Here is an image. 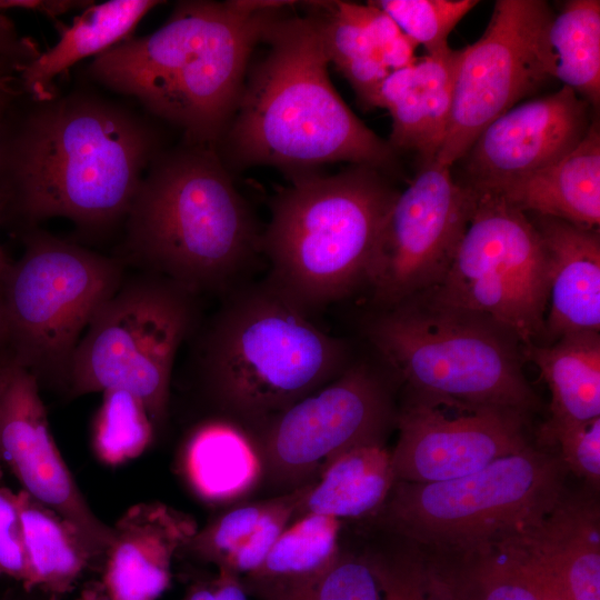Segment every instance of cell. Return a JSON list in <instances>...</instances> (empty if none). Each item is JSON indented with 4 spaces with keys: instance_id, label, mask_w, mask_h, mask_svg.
Segmentation results:
<instances>
[{
    "instance_id": "6da1fadb",
    "label": "cell",
    "mask_w": 600,
    "mask_h": 600,
    "mask_svg": "<svg viewBox=\"0 0 600 600\" xmlns=\"http://www.w3.org/2000/svg\"><path fill=\"white\" fill-rule=\"evenodd\" d=\"M162 150L156 128L128 107L73 91L34 101L7 132L0 188L7 211L31 228L61 217L90 233L123 223Z\"/></svg>"
},
{
    "instance_id": "7a4b0ae2",
    "label": "cell",
    "mask_w": 600,
    "mask_h": 600,
    "mask_svg": "<svg viewBox=\"0 0 600 600\" xmlns=\"http://www.w3.org/2000/svg\"><path fill=\"white\" fill-rule=\"evenodd\" d=\"M277 11L261 42L264 54L248 68L233 117L217 152L224 166H271L289 178L346 161L394 170L397 152L341 99L329 77L319 26L308 12Z\"/></svg>"
},
{
    "instance_id": "3957f363",
    "label": "cell",
    "mask_w": 600,
    "mask_h": 600,
    "mask_svg": "<svg viewBox=\"0 0 600 600\" xmlns=\"http://www.w3.org/2000/svg\"><path fill=\"white\" fill-rule=\"evenodd\" d=\"M290 3L180 1L152 33L94 57L89 76L182 130L184 141L217 150L263 30Z\"/></svg>"
},
{
    "instance_id": "277c9868",
    "label": "cell",
    "mask_w": 600,
    "mask_h": 600,
    "mask_svg": "<svg viewBox=\"0 0 600 600\" xmlns=\"http://www.w3.org/2000/svg\"><path fill=\"white\" fill-rule=\"evenodd\" d=\"M114 254L127 268L222 297L247 281L262 230L214 148L184 141L144 173Z\"/></svg>"
},
{
    "instance_id": "5b68a950",
    "label": "cell",
    "mask_w": 600,
    "mask_h": 600,
    "mask_svg": "<svg viewBox=\"0 0 600 600\" xmlns=\"http://www.w3.org/2000/svg\"><path fill=\"white\" fill-rule=\"evenodd\" d=\"M192 338L196 377L214 416L250 432L352 361L346 339L317 327L266 279L223 294Z\"/></svg>"
},
{
    "instance_id": "8992f818",
    "label": "cell",
    "mask_w": 600,
    "mask_h": 600,
    "mask_svg": "<svg viewBox=\"0 0 600 600\" xmlns=\"http://www.w3.org/2000/svg\"><path fill=\"white\" fill-rule=\"evenodd\" d=\"M352 166L290 179L271 200L261 252L267 282L309 316L368 284L399 193L382 174Z\"/></svg>"
},
{
    "instance_id": "52a82bcc",
    "label": "cell",
    "mask_w": 600,
    "mask_h": 600,
    "mask_svg": "<svg viewBox=\"0 0 600 600\" xmlns=\"http://www.w3.org/2000/svg\"><path fill=\"white\" fill-rule=\"evenodd\" d=\"M364 334L408 392L527 416L540 409L523 373L520 341L486 316L417 294L378 309Z\"/></svg>"
},
{
    "instance_id": "ba28073f",
    "label": "cell",
    "mask_w": 600,
    "mask_h": 600,
    "mask_svg": "<svg viewBox=\"0 0 600 600\" xmlns=\"http://www.w3.org/2000/svg\"><path fill=\"white\" fill-rule=\"evenodd\" d=\"M568 473L556 448L530 444L460 478L396 481L369 519L426 551L474 550L540 523L567 490Z\"/></svg>"
},
{
    "instance_id": "9c48e42d",
    "label": "cell",
    "mask_w": 600,
    "mask_h": 600,
    "mask_svg": "<svg viewBox=\"0 0 600 600\" xmlns=\"http://www.w3.org/2000/svg\"><path fill=\"white\" fill-rule=\"evenodd\" d=\"M202 320L200 296L156 273H127L79 341L67 394L126 390L141 400L156 430L161 428L177 354Z\"/></svg>"
},
{
    "instance_id": "30bf717a",
    "label": "cell",
    "mask_w": 600,
    "mask_h": 600,
    "mask_svg": "<svg viewBox=\"0 0 600 600\" xmlns=\"http://www.w3.org/2000/svg\"><path fill=\"white\" fill-rule=\"evenodd\" d=\"M11 262L0 303L6 349L38 379L67 390L76 349L91 319L118 290L127 267L31 228Z\"/></svg>"
},
{
    "instance_id": "8fae6325",
    "label": "cell",
    "mask_w": 600,
    "mask_h": 600,
    "mask_svg": "<svg viewBox=\"0 0 600 600\" xmlns=\"http://www.w3.org/2000/svg\"><path fill=\"white\" fill-rule=\"evenodd\" d=\"M471 219L432 302L486 316L521 346L546 343L549 262L531 218L499 194L477 190Z\"/></svg>"
},
{
    "instance_id": "7c38bea8",
    "label": "cell",
    "mask_w": 600,
    "mask_h": 600,
    "mask_svg": "<svg viewBox=\"0 0 600 600\" xmlns=\"http://www.w3.org/2000/svg\"><path fill=\"white\" fill-rule=\"evenodd\" d=\"M389 367L352 361L333 380L250 432L264 482L278 494L316 481L324 466L357 447L384 444L397 424Z\"/></svg>"
},
{
    "instance_id": "4fadbf2b",
    "label": "cell",
    "mask_w": 600,
    "mask_h": 600,
    "mask_svg": "<svg viewBox=\"0 0 600 600\" xmlns=\"http://www.w3.org/2000/svg\"><path fill=\"white\" fill-rule=\"evenodd\" d=\"M553 11L542 0H498L483 34L459 49L452 104L436 161L452 167L496 118L548 79L544 36Z\"/></svg>"
},
{
    "instance_id": "5bb4252c",
    "label": "cell",
    "mask_w": 600,
    "mask_h": 600,
    "mask_svg": "<svg viewBox=\"0 0 600 600\" xmlns=\"http://www.w3.org/2000/svg\"><path fill=\"white\" fill-rule=\"evenodd\" d=\"M452 167L422 163L387 217L368 286L378 309L434 288L447 273L471 219L477 191Z\"/></svg>"
},
{
    "instance_id": "9a60e30c",
    "label": "cell",
    "mask_w": 600,
    "mask_h": 600,
    "mask_svg": "<svg viewBox=\"0 0 600 600\" xmlns=\"http://www.w3.org/2000/svg\"><path fill=\"white\" fill-rule=\"evenodd\" d=\"M527 414L407 391L391 452L396 481L430 483L473 473L531 443Z\"/></svg>"
},
{
    "instance_id": "2e32d148",
    "label": "cell",
    "mask_w": 600,
    "mask_h": 600,
    "mask_svg": "<svg viewBox=\"0 0 600 600\" xmlns=\"http://www.w3.org/2000/svg\"><path fill=\"white\" fill-rule=\"evenodd\" d=\"M0 464L21 489L72 523L100 561L111 527L89 508L51 434L37 377L0 350Z\"/></svg>"
},
{
    "instance_id": "e0dca14e",
    "label": "cell",
    "mask_w": 600,
    "mask_h": 600,
    "mask_svg": "<svg viewBox=\"0 0 600 600\" xmlns=\"http://www.w3.org/2000/svg\"><path fill=\"white\" fill-rule=\"evenodd\" d=\"M591 109L564 86L513 106L481 131L462 158L464 183L486 190L559 160L587 134Z\"/></svg>"
},
{
    "instance_id": "ac0fdd59",
    "label": "cell",
    "mask_w": 600,
    "mask_h": 600,
    "mask_svg": "<svg viewBox=\"0 0 600 600\" xmlns=\"http://www.w3.org/2000/svg\"><path fill=\"white\" fill-rule=\"evenodd\" d=\"M198 530L196 520L159 501L129 507L111 527L101 563L111 600H158L169 588L173 558Z\"/></svg>"
},
{
    "instance_id": "d6986e66",
    "label": "cell",
    "mask_w": 600,
    "mask_h": 600,
    "mask_svg": "<svg viewBox=\"0 0 600 600\" xmlns=\"http://www.w3.org/2000/svg\"><path fill=\"white\" fill-rule=\"evenodd\" d=\"M531 220L549 262L546 343L576 332L600 329V232L550 218Z\"/></svg>"
},
{
    "instance_id": "ffe728a7",
    "label": "cell",
    "mask_w": 600,
    "mask_h": 600,
    "mask_svg": "<svg viewBox=\"0 0 600 600\" xmlns=\"http://www.w3.org/2000/svg\"><path fill=\"white\" fill-rule=\"evenodd\" d=\"M418 549L452 600H569L517 537L463 552Z\"/></svg>"
},
{
    "instance_id": "44dd1931",
    "label": "cell",
    "mask_w": 600,
    "mask_h": 600,
    "mask_svg": "<svg viewBox=\"0 0 600 600\" xmlns=\"http://www.w3.org/2000/svg\"><path fill=\"white\" fill-rule=\"evenodd\" d=\"M458 59L459 50L451 48L417 57L382 81L376 108H384L391 116L388 143L396 152L411 150L422 163L434 161L450 118Z\"/></svg>"
},
{
    "instance_id": "7402d4cb",
    "label": "cell",
    "mask_w": 600,
    "mask_h": 600,
    "mask_svg": "<svg viewBox=\"0 0 600 600\" xmlns=\"http://www.w3.org/2000/svg\"><path fill=\"white\" fill-rule=\"evenodd\" d=\"M517 537L569 600H600V507L594 490L567 488L540 523Z\"/></svg>"
},
{
    "instance_id": "603a6c76",
    "label": "cell",
    "mask_w": 600,
    "mask_h": 600,
    "mask_svg": "<svg viewBox=\"0 0 600 600\" xmlns=\"http://www.w3.org/2000/svg\"><path fill=\"white\" fill-rule=\"evenodd\" d=\"M486 190L524 213L599 229V121L593 119L584 138L559 160Z\"/></svg>"
},
{
    "instance_id": "cb8c5ba5",
    "label": "cell",
    "mask_w": 600,
    "mask_h": 600,
    "mask_svg": "<svg viewBox=\"0 0 600 600\" xmlns=\"http://www.w3.org/2000/svg\"><path fill=\"white\" fill-rule=\"evenodd\" d=\"M309 489L231 507L197 530L181 552L239 577L256 570L298 514Z\"/></svg>"
},
{
    "instance_id": "d4e9b609",
    "label": "cell",
    "mask_w": 600,
    "mask_h": 600,
    "mask_svg": "<svg viewBox=\"0 0 600 600\" xmlns=\"http://www.w3.org/2000/svg\"><path fill=\"white\" fill-rule=\"evenodd\" d=\"M181 469L192 491L210 503L237 501L254 490L263 477L260 451L250 431L219 416L189 432Z\"/></svg>"
},
{
    "instance_id": "484cf974",
    "label": "cell",
    "mask_w": 600,
    "mask_h": 600,
    "mask_svg": "<svg viewBox=\"0 0 600 600\" xmlns=\"http://www.w3.org/2000/svg\"><path fill=\"white\" fill-rule=\"evenodd\" d=\"M523 359L534 363L551 392L550 417L538 443L558 430L600 417V336L576 332L549 344L521 346Z\"/></svg>"
},
{
    "instance_id": "4316f807",
    "label": "cell",
    "mask_w": 600,
    "mask_h": 600,
    "mask_svg": "<svg viewBox=\"0 0 600 600\" xmlns=\"http://www.w3.org/2000/svg\"><path fill=\"white\" fill-rule=\"evenodd\" d=\"M161 1L110 0L86 8L61 30L58 42L26 66L20 84L33 101L54 97L53 81L84 58L99 56L130 38L140 20Z\"/></svg>"
},
{
    "instance_id": "83f0119b",
    "label": "cell",
    "mask_w": 600,
    "mask_h": 600,
    "mask_svg": "<svg viewBox=\"0 0 600 600\" xmlns=\"http://www.w3.org/2000/svg\"><path fill=\"white\" fill-rule=\"evenodd\" d=\"M341 547V520L297 517L262 563L241 577L242 584L258 600H292L334 561Z\"/></svg>"
},
{
    "instance_id": "f1b7e54d",
    "label": "cell",
    "mask_w": 600,
    "mask_h": 600,
    "mask_svg": "<svg viewBox=\"0 0 600 600\" xmlns=\"http://www.w3.org/2000/svg\"><path fill=\"white\" fill-rule=\"evenodd\" d=\"M16 496L28 563L23 589L60 600L88 568L101 561L82 533L62 516L22 489Z\"/></svg>"
},
{
    "instance_id": "f546056e",
    "label": "cell",
    "mask_w": 600,
    "mask_h": 600,
    "mask_svg": "<svg viewBox=\"0 0 600 600\" xmlns=\"http://www.w3.org/2000/svg\"><path fill=\"white\" fill-rule=\"evenodd\" d=\"M394 482L391 452L384 444L353 448L324 466L297 517L314 513L339 520L369 519L383 506Z\"/></svg>"
},
{
    "instance_id": "4dcf8cb0",
    "label": "cell",
    "mask_w": 600,
    "mask_h": 600,
    "mask_svg": "<svg viewBox=\"0 0 600 600\" xmlns=\"http://www.w3.org/2000/svg\"><path fill=\"white\" fill-rule=\"evenodd\" d=\"M549 78L562 82L593 110L600 103V2L570 0L553 14L544 36Z\"/></svg>"
},
{
    "instance_id": "1f68e13d",
    "label": "cell",
    "mask_w": 600,
    "mask_h": 600,
    "mask_svg": "<svg viewBox=\"0 0 600 600\" xmlns=\"http://www.w3.org/2000/svg\"><path fill=\"white\" fill-rule=\"evenodd\" d=\"M323 46L337 70L352 87L359 104L373 109L379 88L390 73L361 17V4L348 1L309 2Z\"/></svg>"
},
{
    "instance_id": "d6a6232c",
    "label": "cell",
    "mask_w": 600,
    "mask_h": 600,
    "mask_svg": "<svg viewBox=\"0 0 600 600\" xmlns=\"http://www.w3.org/2000/svg\"><path fill=\"white\" fill-rule=\"evenodd\" d=\"M102 394L93 418L91 446L101 463L117 467L140 457L149 448L156 427L144 404L132 393L111 389Z\"/></svg>"
},
{
    "instance_id": "836d02e7",
    "label": "cell",
    "mask_w": 600,
    "mask_h": 600,
    "mask_svg": "<svg viewBox=\"0 0 600 600\" xmlns=\"http://www.w3.org/2000/svg\"><path fill=\"white\" fill-rule=\"evenodd\" d=\"M381 531L384 541L367 547L363 553L380 582L382 600H452L416 546Z\"/></svg>"
},
{
    "instance_id": "e575fe53",
    "label": "cell",
    "mask_w": 600,
    "mask_h": 600,
    "mask_svg": "<svg viewBox=\"0 0 600 600\" xmlns=\"http://www.w3.org/2000/svg\"><path fill=\"white\" fill-rule=\"evenodd\" d=\"M398 24L426 54L448 50V37L478 0H378L372 1Z\"/></svg>"
},
{
    "instance_id": "d590c367",
    "label": "cell",
    "mask_w": 600,
    "mask_h": 600,
    "mask_svg": "<svg viewBox=\"0 0 600 600\" xmlns=\"http://www.w3.org/2000/svg\"><path fill=\"white\" fill-rule=\"evenodd\" d=\"M292 600H382V590L363 551L342 546L334 561Z\"/></svg>"
},
{
    "instance_id": "8d00e7d4",
    "label": "cell",
    "mask_w": 600,
    "mask_h": 600,
    "mask_svg": "<svg viewBox=\"0 0 600 600\" xmlns=\"http://www.w3.org/2000/svg\"><path fill=\"white\" fill-rule=\"evenodd\" d=\"M538 446L556 448L569 472L596 490L600 482V417L556 431Z\"/></svg>"
},
{
    "instance_id": "74e56055",
    "label": "cell",
    "mask_w": 600,
    "mask_h": 600,
    "mask_svg": "<svg viewBox=\"0 0 600 600\" xmlns=\"http://www.w3.org/2000/svg\"><path fill=\"white\" fill-rule=\"evenodd\" d=\"M0 464V578H7L24 588L28 581V563L22 524L16 492L3 479Z\"/></svg>"
},
{
    "instance_id": "f35d334b",
    "label": "cell",
    "mask_w": 600,
    "mask_h": 600,
    "mask_svg": "<svg viewBox=\"0 0 600 600\" xmlns=\"http://www.w3.org/2000/svg\"><path fill=\"white\" fill-rule=\"evenodd\" d=\"M361 17L388 70L394 71L412 64L417 46L400 30L398 24L372 1L361 4Z\"/></svg>"
},
{
    "instance_id": "ab89813d",
    "label": "cell",
    "mask_w": 600,
    "mask_h": 600,
    "mask_svg": "<svg viewBox=\"0 0 600 600\" xmlns=\"http://www.w3.org/2000/svg\"><path fill=\"white\" fill-rule=\"evenodd\" d=\"M40 52L32 40L19 36L12 21L0 9V79H14L12 73H19Z\"/></svg>"
},
{
    "instance_id": "60d3db41",
    "label": "cell",
    "mask_w": 600,
    "mask_h": 600,
    "mask_svg": "<svg viewBox=\"0 0 600 600\" xmlns=\"http://www.w3.org/2000/svg\"><path fill=\"white\" fill-rule=\"evenodd\" d=\"M92 1L83 0H0V9L32 10L50 18L64 14L69 11L87 8Z\"/></svg>"
},
{
    "instance_id": "b9f144b4",
    "label": "cell",
    "mask_w": 600,
    "mask_h": 600,
    "mask_svg": "<svg viewBox=\"0 0 600 600\" xmlns=\"http://www.w3.org/2000/svg\"><path fill=\"white\" fill-rule=\"evenodd\" d=\"M16 91L12 87V82L0 83V164L7 138V114L10 106L11 98Z\"/></svg>"
},
{
    "instance_id": "7bdbcfd3",
    "label": "cell",
    "mask_w": 600,
    "mask_h": 600,
    "mask_svg": "<svg viewBox=\"0 0 600 600\" xmlns=\"http://www.w3.org/2000/svg\"><path fill=\"white\" fill-rule=\"evenodd\" d=\"M182 600H217L212 577L193 582Z\"/></svg>"
},
{
    "instance_id": "ee69618b",
    "label": "cell",
    "mask_w": 600,
    "mask_h": 600,
    "mask_svg": "<svg viewBox=\"0 0 600 600\" xmlns=\"http://www.w3.org/2000/svg\"><path fill=\"white\" fill-rule=\"evenodd\" d=\"M7 207H8V197L6 192L0 188V223L2 222V219L7 211ZM10 264H11V261L8 259L4 250L2 249L0 244V292H1V288H2L4 278L7 276Z\"/></svg>"
},
{
    "instance_id": "f6af8a7d",
    "label": "cell",
    "mask_w": 600,
    "mask_h": 600,
    "mask_svg": "<svg viewBox=\"0 0 600 600\" xmlns=\"http://www.w3.org/2000/svg\"><path fill=\"white\" fill-rule=\"evenodd\" d=\"M0 600H48L37 591H27L18 584L0 594Z\"/></svg>"
},
{
    "instance_id": "bcb514c9",
    "label": "cell",
    "mask_w": 600,
    "mask_h": 600,
    "mask_svg": "<svg viewBox=\"0 0 600 600\" xmlns=\"http://www.w3.org/2000/svg\"><path fill=\"white\" fill-rule=\"evenodd\" d=\"M77 600H111V599L107 596L100 582H93L91 586L82 590V592L80 593Z\"/></svg>"
},
{
    "instance_id": "7dc6e473",
    "label": "cell",
    "mask_w": 600,
    "mask_h": 600,
    "mask_svg": "<svg viewBox=\"0 0 600 600\" xmlns=\"http://www.w3.org/2000/svg\"><path fill=\"white\" fill-rule=\"evenodd\" d=\"M7 332L4 326V319L2 314L1 303H0V350L6 348Z\"/></svg>"
}]
</instances>
